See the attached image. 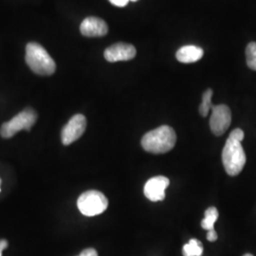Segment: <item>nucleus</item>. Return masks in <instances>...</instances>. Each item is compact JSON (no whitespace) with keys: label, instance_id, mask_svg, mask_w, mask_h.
I'll list each match as a JSON object with an SVG mask.
<instances>
[{"label":"nucleus","instance_id":"nucleus-1","mask_svg":"<svg viewBox=\"0 0 256 256\" xmlns=\"http://www.w3.org/2000/svg\"><path fill=\"white\" fill-rule=\"evenodd\" d=\"M176 142L174 129L168 126H162L149 131L142 138V148L153 154H164L171 151Z\"/></svg>","mask_w":256,"mask_h":256},{"label":"nucleus","instance_id":"nucleus-2","mask_svg":"<svg viewBox=\"0 0 256 256\" xmlns=\"http://www.w3.org/2000/svg\"><path fill=\"white\" fill-rule=\"evenodd\" d=\"M25 59L28 68L38 75L50 76L56 70L54 60L43 46L36 42L28 44Z\"/></svg>","mask_w":256,"mask_h":256},{"label":"nucleus","instance_id":"nucleus-3","mask_svg":"<svg viewBox=\"0 0 256 256\" xmlns=\"http://www.w3.org/2000/svg\"><path fill=\"white\" fill-rule=\"evenodd\" d=\"M222 162L229 176H234L242 172L246 164V154L241 142L228 138L222 152Z\"/></svg>","mask_w":256,"mask_h":256},{"label":"nucleus","instance_id":"nucleus-4","mask_svg":"<svg viewBox=\"0 0 256 256\" xmlns=\"http://www.w3.org/2000/svg\"><path fill=\"white\" fill-rule=\"evenodd\" d=\"M78 209L86 216L101 214L108 209V200L102 192L90 190L82 192L77 200Z\"/></svg>","mask_w":256,"mask_h":256},{"label":"nucleus","instance_id":"nucleus-5","mask_svg":"<svg viewBox=\"0 0 256 256\" xmlns=\"http://www.w3.org/2000/svg\"><path fill=\"white\" fill-rule=\"evenodd\" d=\"M36 112L32 108H26L10 120L2 124L0 128V135L5 138H10L22 129L30 131L32 126L36 124Z\"/></svg>","mask_w":256,"mask_h":256},{"label":"nucleus","instance_id":"nucleus-6","mask_svg":"<svg viewBox=\"0 0 256 256\" xmlns=\"http://www.w3.org/2000/svg\"><path fill=\"white\" fill-rule=\"evenodd\" d=\"M232 122V113L226 104H218L212 106L210 128L216 136H222L230 128Z\"/></svg>","mask_w":256,"mask_h":256},{"label":"nucleus","instance_id":"nucleus-7","mask_svg":"<svg viewBox=\"0 0 256 256\" xmlns=\"http://www.w3.org/2000/svg\"><path fill=\"white\" fill-rule=\"evenodd\" d=\"M86 128V119L82 114H76L64 126L61 138L64 146H70V144L81 138Z\"/></svg>","mask_w":256,"mask_h":256},{"label":"nucleus","instance_id":"nucleus-8","mask_svg":"<svg viewBox=\"0 0 256 256\" xmlns=\"http://www.w3.org/2000/svg\"><path fill=\"white\" fill-rule=\"evenodd\" d=\"M169 184V178L164 176L152 178L144 185V196L151 202H162L165 198V190Z\"/></svg>","mask_w":256,"mask_h":256},{"label":"nucleus","instance_id":"nucleus-9","mask_svg":"<svg viewBox=\"0 0 256 256\" xmlns=\"http://www.w3.org/2000/svg\"><path fill=\"white\" fill-rule=\"evenodd\" d=\"M136 48L131 44L126 43H116L111 45L104 50V58L110 63L119 61H129L136 56Z\"/></svg>","mask_w":256,"mask_h":256},{"label":"nucleus","instance_id":"nucleus-10","mask_svg":"<svg viewBox=\"0 0 256 256\" xmlns=\"http://www.w3.org/2000/svg\"><path fill=\"white\" fill-rule=\"evenodd\" d=\"M80 32L84 36H104L108 32V26L104 20L95 16H90L81 23Z\"/></svg>","mask_w":256,"mask_h":256},{"label":"nucleus","instance_id":"nucleus-11","mask_svg":"<svg viewBox=\"0 0 256 256\" xmlns=\"http://www.w3.org/2000/svg\"><path fill=\"white\" fill-rule=\"evenodd\" d=\"M204 54V52L202 48L194 45H187V46L180 48L176 54V57L178 61L184 64H190V63H194L198 62L202 59Z\"/></svg>","mask_w":256,"mask_h":256},{"label":"nucleus","instance_id":"nucleus-12","mask_svg":"<svg viewBox=\"0 0 256 256\" xmlns=\"http://www.w3.org/2000/svg\"><path fill=\"white\" fill-rule=\"evenodd\" d=\"M203 254V246L202 243L198 240L192 238L187 244L183 246V256H202Z\"/></svg>","mask_w":256,"mask_h":256},{"label":"nucleus","instance_id":"nucleus-13","mask_svg":"<svg viewBox=\"0 0 256 256\" xmlns=\"http://www.w3.org/2000/svg\"><path fill=\"white\" fill-rule=\"evenodd\" d=\"M205 218L202 221V227L204 230H210L214 229V223L218 218V210L216 207H210L205 210Z\"/></svg>","mask_w":256,"mask_h":256},{"label":"nucleus","instance_id":"nucleus-14","mask_svg":"<svg viewBox=\"0 0 256 256\" xmlns=\"http://www.w3.org/2000/svg\"><path fill=\"white\" fill-rule=\"evenodd\" d=\"M212 90L210 88L203 93L202 104L200 106V113L202 117H207L210 110H212Z\"/></svg>","mask_w":256,"mask_h":256},{"label":"nucleus","instance_id":"nucleus-15","mask_svg":"<svg viewBox=\"0 0 256 256\" xmlns=\"http://www.w3.org/2000/svg\"><path fill=\"white\" fill-rule=\"evenodd\" d=\"M246 60L248 66L256 72V42L248 43L246 48Z\"/></svg>","mask_w":256,"mask_h":256},{"label":"nucleus","instance_id":"nucleus-16","mask_svg":"<svg viewBox=\"0 0 256 256\" xmlns=\"http://www.w3.org/2000/svg\"><path fill=\"white\" fill-rule=\"evenodd\" d=\"M229 137L232 138H234V140H239V142H242V140H244L245 134H244V132H243L242 129L236 128V129H234V130H232V131L230 132Z\"/></svg>","mask_w":256,"mask_h":256},{"label":"nucleus","instance_id":"nucleus-17","mask_svg":"<svg viewBox=\"0 0 256 256\" xmlns=\"http://www.w3.org/2000/svg\"><path fill=\"white\" fill-rule=\"evenodd\" d=\"M110 3L114 6H117V7H124L126 6L129 2V0H108Z\"/></svg>","mask_w":256,"mask_h":256},{"label":"nucleus","instance_id":"nucleus-18","mask_svg":"<svg viewBox=\"0 0 256 256\" xmlns=\"http://www.w3.org/2000/svg\"><path fill=\"white\" fill-rule=\"evenodd\" d=\"M98 256V254L94 248H86V250H84L80 254V256Z\"/></svg>","mask_w":256,"mask_h":256},{"label":"nucleus","instance_id":"nucleus-19","mask_svg":"<svg viewBox=\"0 0 256 256\" xmlns=\"http://www.w3.org/2000/svg\"><path fill=\"white\" fill-rule=\"evenodd\" d=\"M207 239H208L210 242H214V241L218 239V234H216V232L214 230V229L208 230Z\"/></svg>","mask_w":256,"mask_h":256},{"label":"nucleus","instance_id":"nucleus-20","mask_svg":"<svg viewBox=\"0 0 256 256\" xmlns=\"http://www.w3.org/2000/svg\"><path fill=\"white\" fill-rule=\"evenodd\" d=\"M6 248H8V241L5 239L0 240V252H2Z\"/></svg>","mask_w":256,"mask_h":256},{"label":"nucleus","instance_id":"nucleus-21","mask_svg":"<svg viewBox=\"0 0 256 256\" xmlns=\"http://www.w3.org/2000/svg\"><path fill=\"white\" fill-rule=\"evenodd\" d=\"M254 256L252 254H245V256Z\"/></svg>","mask_w":256,"mask_h":256},{"label":"nucleus","instance_id":"nucleus-22","mask_svg":"<svg viewBox=\"0 0 256 256\" xmlns=\"http://www.w3.org/2000/svg\"><path fill=\"white\" fill-rule=\"evenodd\" d=\"M129 1H132V2H136L138 0H129Z\"/></svg>","mask_w":256,"mask_h":256},{"label":"nucleus","instance_id":"nucleus-23","mask_svg":"<svg viewBox=\"0 0 256 256\" xmlns=\"http://www.w3.org/2000/svg\"><path fill=\"white\" fill-rule=\"evenodd\" d=\"M0 256H2V252H0Z\"/></svg>","mask_w":256,"mask_h":256}]
</instances>
